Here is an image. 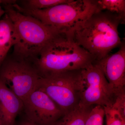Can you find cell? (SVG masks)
Returning a JSON list of instances; mask_svg holds the SVG:
<instances>
[{
	"label": "cell",
	"mask_w": 125,
	"mask_h": 125,
	"mask_svg": "<svg viewBox=\"0 0 125 125\" xmlns=\"http://www.w3.org/2000/svg\"><path fill=\"white\" fill-rule=\"evenodd\" d=\"M125 16L107 11L93 14L71 35L76 43L99 60L121 44L119 25L125 23Z\"/></svg>",
	"instance_id": "6da1fadb"
},
{
	"label": "cell",
	"mask_w": 125,
	"mask_h": 125,
	"mask_svg": "<svg viewBox=\"0 0 125 125\" xmlns=\"http://www.w3.org/2000/svg\"><path fill=\"white\" fill-rule=\"evenodd\" d=\"M96 58L75 42L71 35L61 32L51 39L33 63L40 76L84 69Z\"/></svg>",
	"instance_id": "7a4b0ae2"
},
{
	"label": "cell",
	"mask_w": 125,
	"mask_h": 125,
	"mask_svg": "<svg viewBox=\"0 0 125 125\" xmlns=\"http://www.w3.org/2000/svg\"><path fill=\"white\" fill-rule=\"evenodd\" d=\"M13 2L2 0V5L5 14L13 23L19 39L14 46L13 57L33 62L47 42L61 32L33 17L19 12L12 6Z\"/></svg>",
	"instance_id": "3957f363"
},
{
	"label": "cell",
	"mask_w": 125,
	"mask_h": 125,
	"mask_svg": "<svg viewBox=\"0 0 125 125\" xmlns=\"http://www.w3.org/2000/svg\"><path fill=\"white\" fill-rule=\"evenodd\" d=\"M13 7L24 14L36 18L61 32L71 34L93 14L99 11L97 0H77L42 10H29L17 3Z\"/></svg>",
	"instance_id": "277c9868"
},
{
	"label": "cell",
	"mask_w": 125,
	"mask_h": 125,
	"mask_svg": "<svg viewBox=\"0 0 125 125\" xmlns=\"http://www.w3.org/2000/svg\"><path fill=\"white\" fill-rule=\"evenodd\" d=\"M83 70L40 76L36 89L46 94L65 114L80 105Z\"/></svg>",
	"instance_id": "5b68a950"
},
{
	"label": "cell",
	"mask_w": 125,
	"mask_h": 125,
	"mask_svg": "<svg viewBox=\"0 0 125 125\" xmlns=\"http://www.w3.org/2000/svg\"><path fill=\"white\" fill-rule=\"evenodd\" d=\"M40 77L30 61L7 57L0 66V80L22 102L36 89Z\"/></svg>",
	"instance_id": "8992f818"
},
{
	"label": "cell",
	"mask_w": 125,
	"mask_h": 125,
	"mask_svg": "<svg viewBox=\"0 0 125 125\" xmlns=\"http://www.w3.org/2000/svg\"><path fill=\"white\" fill-rule=\"evenodd\" d=\"M83 89L80 105L111 108L117 94L108 82L102 71L93 63L82 71Z\"/></svg>",
	"instance_id": "52a82bcc"
},
{
	"label": "cell",
	"mask_w": 125,
	"mask_h": 125,
	"mask_svg": "<svg viewBox=\"0 0 125 125\" xmlns=\"http://www.w3.org/2000/svg\"><path fill=\"white\" fill-rule=\"evenodd\" d=\"M23 102L25 120L35 125H55L65 114L46 94L37 89Z\"/></svg>",
	"instance_id": "ba28073f"
},
{
	"label": "cell",
	"mask_w": 125,
	"mask_h": 125,
	"mask_svg": "<svg viewBox=\"0 0 125 125\" xmlns=\"http://www.w3.org/2000/svg\"><path fill=\"white\" fill-rule=\"evenodd\" d=\"M118 51L94 62L102 71L108 82L117 94L125 91V43Z\"/></svg>",
	"instance_id": "9c48e42d"
},
{
	"label": "cell",
	"mask_w": 125,
	"mask_h": 125,
	"mask_svg": "<svg viewBox=\"0 0 125 125\" xmlns=\"http://www.w3.org/2000/svg\"><path fill=\"white\" fill-rule=\"evenodd\" d=\"M23 108L22 101L0 80V116L2 125H14Z\"/></svg>",
	"instance_id": "30bf717a"
},
{
	"label": "cell",
	"mask_w": 125,
	"mask_h": 125,
	"mask_svg": "<svg viewBox=\"0 0 125 125\" xmlns=\"http://www.w3.org/2000/svg\"><path fill=\"white\" fill-rule=\"evenodd\" d=\"M19 39L13 23L5 14L0 20V66L10 48L18 43Z\"/></svg>",
	"instance_id": "8fae6325"
},
{
	"label": "cell",
	"mask_w": 125,
	"mask_h": 125,
	"mask_svg": "<svg viewBox=\"0 0 125 125\" xmlns=\"http://www.w3.org/2000/svg\"><path fill=\"white\" fill-rule=\"evenodd\" d=\"M94 107H87L79 105L75 109L65 113L55 125H85Z\"/></svg>",
	"instance_id": "7c38bea8"
},
{
	"label": "cell",
	"mask_w": 125,
	"mask_h": 125,
	"mask_svg": "<svg viewBox=\"0 0 125 125\" xmlns=\"http://www.w3.org/2000/svg\"><path fill=\"white\" fill-rule=\"evenodd\" d=\"M72 0H28L22 1L20 6L23 9L29 10H42L49 9L56 6L68 3Z\"/></svg>",
	"instance_id": "4fadbf2b"
},
{
	"label": "cell",
	"mask_w": 125,
	"mask_h": 125,
	"mask_svg": "<svg viewBox=\"0 0 125 125\" xmlns=\"http://www.w3.org/2000/svg\"><path fill=\"white\" fill-rule=\"evenodd\" d=\"M99 10L125 16V0H97Z\"/></svg>",
	"instance_id": "5bb4252c"
},
{
	"label": "cell",
	"mask_w": 125,
	"mask_h": 125,
	"mask_svg": "<svg viewBox=\"0 0 125 125\" xmlns=\"http://www.w3.org/2000/svg\"><path fill=\"white\" fill-rule=\"evenodd\" d=\"M105 111L101 106H94L88 116L85 125H103Z\"/></svg>",
	"instance_id": "9a60e30c"
},
{
	"label": "cell",
	"mask_w": 125,
	"mask_h": 125,
	"mask_svg": "<svg viewBox=\"0 0 125 125\" xmlns=\"http://www.w3.org/2000/svg\"><path fill=\"white\" fill-rule=\"evenodd\" d=\"M106 117V125H121L125 121L119 112L112 108H104Z\"/></svg>",
	"instance_id": "2e32d148"
},
{
	"label": "cell",
	"mask_w": 125,
	"mask_h": 125,
	"mask_svg": "<svg viewBox=\"0 0 125 125\" xmlns=\"http://www.w3.org/2000/svg\"><path fill=\"white\" fill-rule=\"evenodd\" d=\"M111 108L117 111L125 118V91L121 92L117 95Z\"/></svg>",
	"instance_id": "e0dca14e"
},
{
	"label": "cell",
	"mask_w": 125,
	"mask_h": 125,
	"mask_svg": "<svg viewBox=\"0 0 125 125\" xmlns=\"http://www.w3.org/2000/svg\"><path fill=\"white\" fill-rule=\"evenodd\" d=\"M2 0H0V20L2 16L5 13L4 10L2 7Z\"/></svg>",
	"instance_id": "ac0fdd59"
},
{
	"label": "cell",
	"mask_w": 125,
	"mask_h": 125,
	"mask_svg": "<svg viewBox=\"0 0 125 125\" xmlns=\"http://www.w3.org/2000/svg\"><path fill=\"white\" fill-rule=\"evenodd\" d=\"M18 125H33L32 123H30L28 121L25 120H24L21 122Z\"/></svg>",
	"instance_id": "d6986e66"
},
{
	"label": "cell",
	"mask_w": 125,
	"mask_h": 125,
	"mask_svg": "<svg viewBox=\"0 0 125 125\" xmlns=\"http://www.w3.org/2000/svg\"><path fill=\"white\" fill-rule=\"evenodd\" d=\"M0 125H2V122H1L0 116Z\"/></svg>",
	"instance_id": "ffe728a7"
},
{
	"label": "cell",
	"mask_w": 125,
	"mask_h": 125,
	"mask_svg": "<svg viewBox=\"0 0 125 125\" xmlns=\"http://www.w3.org/2000/svg\"><path fill=\"white\" fill-rule=\"evenodd\" d=\"M121 125H125V121H124L123 122H122V124Z\"/></svg>",
	"instance_id": "44dd1931"
}]
</instances>
